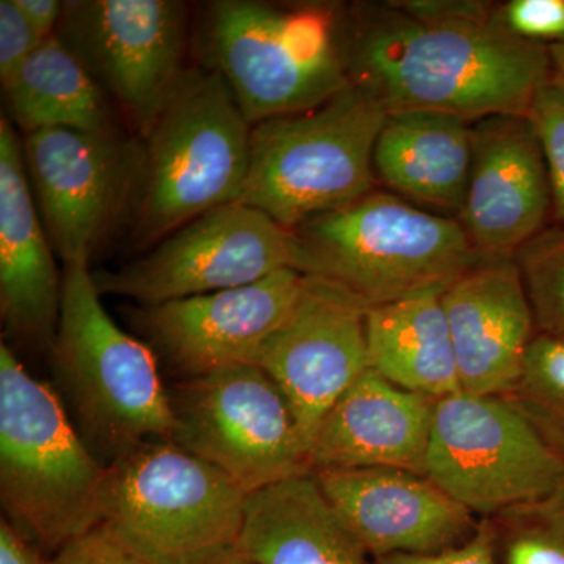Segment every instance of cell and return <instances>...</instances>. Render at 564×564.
Returning a JSON list of instances; mask_svg holds the SVG:
<instances>
[{
    "label": "cell",
    "mask_w": 564,
    "mask_h": 564,
    "mask_svg": "<svg viewBox=\"0 0 564 564\" xmlns=\"http://www.w3.org/2000/svg\"><path fill=\"white\" fill-rule=\"evenodd\" d=\"M339 43L350 84L386 113L527 117L555 76L549 46L516 39L494 20H422L395 2L340 14Z\"/></svg>",
    "instance_id": "6da1fadb"
},
{
    "label": "cell",
    "mask_w": 564,
    "mask_h": 564,
    "mask_svg": "<svg viewBox=\"0 0 564 564\" xmlns=\"http://www.w3.org/2000/svg\"><path fill=\"white\" fill-rule=\"evenodd\" d=\"M107 467L61 395L0 345V502L7 521L55 555L99 525Z\"/></svg>",
    "instance_id": "7a4b0ae2"
},
{
    "label": "cell",
    "mask_w": 564,
    "mask_h": 564,
    "mask_svg": "<svg viewBox=\"0 0 564 564\" xmlns=\"http://www.w3.org/2000/svg\"><path fill=\"white\" fill-rule=\"evenodd\" d=\"M101 296L90 265L65 267L51 351L82 440L109 467L140 445L170 440L173 414L154 351L122 332Z\"/></svg>",
    "instance_id": "3957f363"
},
{
    "label": "cell",
    "mask_w": 564,
    "mask_h": 564,
    "mask_svg": "<svg viewBox=\"0 0 564 564\" xmlns=\"http://www.w3.org/2000/svg\"><path fill=\"white\" fill-rule=\"evenodd\" d=\"M299 272L336 285L366 310L441 289L480 261L462 223L372 192L296 228Z\"/></svg>",
    "instance_id": "277c9868"
},
{
    "label": "cell",
    "mask_w": 564,
    "mask_h": 564,
    "mask_svg": "<svg viewBox=\"0 0 564 564\" xmlns=\"http://www.w3.org/2000/svg\"><path fill=\"white\" fill-rule=\"evenodd\" d=\"M248 492L172 440L107 467L99 525L144 564H221L239 554Z\"/></svg>",
    "instance_id": "5b68a950"
},
{
    "label": "cell",
    "mask_w": 564,
    "mask_h": 564,
    "mask_svg": "<svg viewBox=\"0 0 564 564\" xmlns=\"http://www.w3.org/2000/svg\"><path fill=\"white\" fill-rule=\"evenodd\" d=\"M251 129L217 73L187 70L144 137L129 217L135 248H152L207 212L239 202Z\"/></svg>",
    "instance_id": "8992f818"
},
{
    "label": "cell",
    "mask_w": 564,
    "mask_h": 564,
    "mask_svg": "<svg viewBox=\"0 0 564 564\" xmlns=\"http://www.w3.org/2000/svg\"><path fill=\"white\" fill-rule=\"evenodd\" d=\"M334 7L220 0L202 47L251 126L314 109L350 85Z\"/></svg>",
    "instance_id": "52a82bcc"
},
{
    "label": "cell",
    "mask_w": 564,
    "mask_h": 564,
    "mask_svg": "<svg viewBox=\"0 0 564 564\" xmlns=\"http://www.w3.org/2000/svg\"><path fill=\"white\" fill-rule=\"evenodd\" d=\"M386 113L350 84L300 113L252 126L250 170L240 204L295 231L373 192V151Z\"/></svg>",
    "instance_id": "ba28073f"
},
{
    "label": "cell",
    "mask_w": 564,
    "mask_h": 564,
    "mask_svg": "<svg viewBox=\"0 0 564 564\" xmlns=\"http://www.w3.org/2000/svg\"><path fill=\"white\" fill-rule=\"evenodd\" d=\"M169 393L170 440L248 494L311 473L310 452L284 393L256 364L182 378Z\"/></svg>",
    "instance_id": "9c48e42d"
},
{
    "label": "cell",
    "mask_w": 564,
    "mask_h": 564,
    "mask_svg": "<svg viewBox=\"0 0 564 564\" xmlns=\"http://www.w3.org/2000/svg\"><path fill=\"white\" fill-rule=\"evenodd\" d=\"M425 475L478 519L564 491V466L505 397L437 400Z\"/></svg>",
    "instance_id": "30bf717a"
},
{
    "label": "cell",
    "mask_w": 564,
    "mask_h": 564,
    "mask_svg": "<svg viewBox=\"0 0 564 564\" xmlns=\"http://www.w3.org/2000/svg\"><path fill=\"white\" fill-rule=\"evenodd\" d=\"M295 232L254 207L232 203L207 212L117 270L93 272L101 295L152 306L243 288L296 270Z\"/></svg>",
    "instance_id": "8fae6325"
},
{
    "label": "cell",
    "mask_w": 564,
    "mask_h": 564,
    "mask_svg": "<svg viewBox=\"0 0 564 564\" xmlns=\"http://www.w3.org/2000/svg\"><path fill=\"white\" fill-rule=\"evenodd\" d=\"M41 220L65 267L90 265L110 234L129 220L143 143L115 132L51 129L22 140Z\"/></svg>",
    "instance_id": "7c38bea8"
},
{
    "label": "cell",
    "mask_w": 564,
    "mask_h": 564,
    "mask_svg": "<svg viewBox=\"0 0 564 564\" xmlns=\"http://www.w3.org/2000/svg\"><path fill=\"white\" fill-rule=\"evenodd\" d=\"M55 33L143 137L187 74V9L174 0L65 2Z\"/></svg>",
    "instance_id": "4fadbf2b"
},
{
    "label": "cell",
    "mask_w": 564,
    "mask_h": 564,
    "mask_svg": "<svg viewBox=\"0 0 564 564\" xmlns=\"http://www.w3.org/2000/svg\"><path fill=\"white\" fill-rule=\"evenodd\" d=\"M366 314L336 285L306 276L299 302L256 358L284 393L307 452L333 404L370 369Z\"/></svg>",
    "instance_id": "5bb4252c"
},
{
    "label": "cell",
    "mask_w": 564,
    "mask_h": 564,
    "mask_svg": "<svg viewBox=\"0 0 564 564\" xmlns=\"http://www.w3.org/2000/svg\"><path fill=\"white\" fill-rule=\"evenodd\" d=\"M306 276L288 269L243 288L141 306L135 322L170 369L198 377L254 364L291 314Z\"/></svg>",
    "instance_id": "9a60e30c"
},
{
    "label": "cell",
    "mask_w": 564,
    "mask_h": 564,
    "mask_svg": "<svg viewBox=\"0 0 564 564\" xmlns=\"http://www.w3.org/2000/svg\"><path fill=\"white\" fill-rule=\"evenodd\" d=\"M552 193L540 140L527 117L474 126L473 165L458 220L481 259L514 258L543 232Z\"/></svg>",
    "instance_id": "2e32d148"
},
{
    "label": "cell",
    "mask_w": 564,
    "mask_h": 564,
    "mask_svg": "<svg viewBox=\"0 0 564 564\" xmlns=\"http://www.w3.org/2000/svg\"><path fill=\"white\" fill-rule=\"evenodd\" d=\"M314 474L372 560L441 554L467 543L481 524L426 475L381 467Z\"/></svg>",
    "instance_id": "e0dca14e"
},
{
    "label": "cell",
    "mask_w": 564,
    "mask_h": 564,
    "mask_svg": "<svg viewBox=\"0 0 564 564\" xmlns=\"http://www.w3.org/2000/svg\"><path fill=\"white\" fill-rule=\"evenodd\" d=\"M463 392L507 397L538 334L514 258L480 259L443 293Z\"/></svg>",
    "instance_id": "ac0fdd59"
},
{
    "label": "cell",
    "mask_w": 564,
    "mask_h": 564,
    "mask_svg": "<svg viewBox=\"0 0 564 564\" xmlns=\"http://www.w3.org/2000/svg\"><path fill=\"white\" fill-rule=\"evenodd\" d=\"M33 198L22 141L0 120V315L22 344L51 348L61 321L63 276Z\"/></svg>",
    "instance_id": "d6986e66"
},
{
    "label": "cell",
    "mask_w": 564,
    "mask_h": 564,
    "mask_svg": "<svg viewBox=\"0 0 564 564\" xmlns=\"http://www.w3.org/2000/svg\"><path fill=\"white\" fill-rule=\"evenodd\" d=\"M436 403L370 367L323 417L311 445V470L381 467L425 475Z\"/></svg>",
    "instance_id": "ffe728a7"
},
{
    "label": "cell",
    "mask_w": 564,
    "mask_h": 564,
    "mask_svg": "<svg viewBox=\"0 0 564 564\" xmlns=\"http://www.w3.org/2000/svg\"><path fill=\"white\" fill-rule=\"evenodd\" d=\"M473 152L470 121L443 111H397L378 133L375 176L406 202L458 217Z\"/></svg>",
    "instance_id": "44dd1931"
},
{
    "label": "cell",
    "mask_w": 564,
    "mask_h": 564,
    "mask_svg": "<svg viewBox=\"0 0 564 564\" xmlns=\"http://www.w3.org/2000/svg\"><path fill=\"white\" fill-rule=\"evenodd\" d=\"M239 554L256 564H372L313 470L248 494Z\"/></svg>",
    "instance_id": "7402d4cb"
},
{
    "label": "cell",
    "mask_w": 564,
    "mask_h": 564,
    "mask_svg": "<svg viewBox=\"0 0 564 564\" xmlns=\"http://www.w3.org/2000/svg\"><path fill=\"white\" fill-rule=\"evenodd\" d=\"M441 289L367 310L370 367L386 380L432 397L463 392Z\"/></svg>",
    "instance_id": "603a6c76"
},
{
    "label": "cell",
    "mask_w": 564,
    "mask_h": 564,
    "mask_svg": "<svg viewBox=\"0 0 564 564\" xmlns=\"http://www.w3.org/2000/svg\"><path fill=\"white\" fill-rule=\"evenodd\" d=\"M2 87L9 120L24 135L51 129L115 132L106 91L57 33Z\"/></svg>",
    "instance_id": "cb8c5ba5"
},
{
    "label": "cell",
    "mask_w": 564,
    "mask_h": 564,
    "mask_svg": "<svg viewBox=\"0 0 564 564\" xmlns=\"http://www.w3.org/2000/svg\"><path fill=\"white\" fill-rule=\"evenodd\" d=\"M505 399L524 415L564 466V343L538 333L527 351L521 378Z\"/></svg>",
    "instance_id": "d4e9b609"
},
{
    "label": "cell",
    "mask_w": 564,
    "mask_h": 564,
    "mask_svg": "<svg viewBox=\"0 0 564 564\" xmlns=\"http://www.w3.org/2000/svg\"><path fill=\"white\" fill-rule=\"evenodd\" d=\"M488 521L497 564H564V491Z\"/></svg>",
    "instance_id": "484cf974"
},
{
    "label": "cell",
    "mask_w": 564,
    "mask_h": 564,
    "mask_svg": "<svg viewBox=\"0 0 564 564\" xmlns=\"http://www.w3.org/2000/svg\"><path fill=\"white\" fill-rule=\"evenodd\" d=\"M538 333L564 343V226L545 228L514 256Z\"/></svg>",
    "instance_id": "4316f807"
},
{
    "label": "cell",
    "mask_w": 564,
    "mask_h": 564,
    "mask_svg": "<svg viewBox=\"0 0 564 564\" xmlns=\"http://www.w3.org/2000/svg\"><path fill=\"white\" fill-rule=\"evenodd\" d=\"M541 151L552 193V215L564 226V84L552 77L534 96L529 113Z\"/></svg>",
    "instance_id": "83f0119b"
},
{
    "label": "cell",
    "mask_w": 564,
    "mask_h": 564,
    "mask_svg": "<svg viewBox=\"0 0 564 564\" xmlns=\"http://www.w3.org/2000/svg\"><path fill=\"white\" fill-rule=\"evenodd\" d=\"M494 22L530 43H564V0H511L494 10Z\"/></svg>",
    "instance_id": "f1b7e54d"
},
{
    "label": "cell",
    "mask_w": 564,
    "mask_h": 564,
    "mask_svg": "<svg viewBox=\"0 0 564 564\" xmlns=\"http://www.w3.org/2000/svg\"><path fill=\"white\" fill-rule=\"evenodd\" d=\"M43 41L39 33L33 31L14 0H0V80L2 85L20 70Z\"/></svg>",
    "instance_id": "f546056e"
},
{
    "label": "cell",
    "mask_w": 564,
    "mask_h": 564,
    "mask_svg": "<svg viewBox=\"0 0 564 564\" xmlns=\"http://www.w3.org/2000/svg\"><path fill=\"white\" fill-rule=\"evenodd\" d=\"M372 564H497L491 524L481 519L477 533L467 543L432 555H392L373 558Z\"/></svg>",
    "instance_id": "4dcf8cb0"
},
{
    "label": "cell",
    "mask_w": 564,
    "mask_h": 564,
    "mask_svg": "<svg viewBox=\"0 0 564 564\" xmlns=\"http://www.w3.org/2000/svg\"><path fill=\"white\" fill-rule=\"evenodd\" d=\"M50 564H144L101 529L77 538L50 560Z\"/></svg>",
    "instance_id": "1f68e13d"
},
{
    "label": "cell",
    "mask_w": 564,
    "mask_h": 564,
    "mask_svg": "<svg viewBox=\"0 0 564 564\" xmlns=\"http://www.w3.org/2000/svg\"><path fill=\"white\" fill-rule=\"evenodd\" d=\"M395 6L415 18L432 21H489L496 6L475 0H406Z\"/></svg>",
    "instance_id": "d6a6232c"
},
{
    "label": "cell",
    "mask_w": 564,
    "mask_h": 564,
    "mask_svg": "<svg viewBox=\"0 0 564 564\" xmlns=\"http://www.w3.org/2000/svg\"><path fill=\"white\" fill-rule=\"evenodd\" d=\"M0 564H50V560L3 518L0 521Z\"/></svg>",
    "instance_id": "836d02e7"
},
{
    "label": "cell",
    "mask_w": 564,
    "mask_h": 564,
    "mask_svg": "<svg viewBox=\"0 0 564 564\" xmlns=\"http://www.w3.org/2000/svg\"><path fill=\"white\" fill-rule=\"evenodd\" d=\"M14 2L41 39L47 40L55 35L62 21L65 2H57V0H14Z\"/></svg>",
    "instance_id": "e575fe53"
},
{
    "label": "cell",
    "mask_w": 564,
    "mask_h": 564,
    "mask_svg": "<svg viewBox=\"0 0 564 564\" xmlns=\"http://www.w3.org/2000/svg\"><path fill=\"white\" fill-rule=\"evenodd\" d=\"M549 51H551L555 77L564 84V43L552 44L549 46Z\"/></svg>",
    "instance_id": "d590c367"
},
{
    "label": "cell",
    "mask_w": 564,
    "mask_h": 564,
    "mask_svg": "<svg viewBox=\"0 0 564 564\" xmlns=\"http://www.w3.org/2000/svg\"><path fill=\"white\" fill-rule=\"evenodd\" d=\"M221 564H256L254 562H251V560H248L247 556L237 554L234 555L232 558L226 560L225 563Z\"/></svg>",
    "instance_id": "8d00e7d4"
}]
</instances>
